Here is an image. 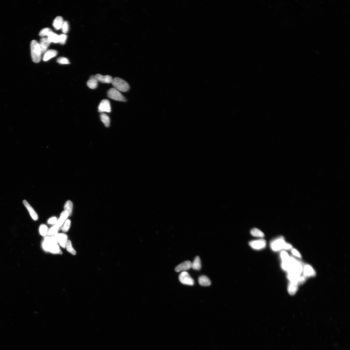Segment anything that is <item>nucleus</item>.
<instances>
[{"label": "nucleus", "mask_w": 350, "mask_h": 350, "mask_svg": "<svg viewBox=\"0 0 350 350\" xmlns=\"http://www.w3.org/2000/svg\"><path fill=\"white\" fill-rule=\"evenodd\" d=\"M73 203L71 201L68 200L66 202L64 206L65 211L68 212L69 216H71L73 209Z\"/></svg>", "instance_id": "obj_25"}, {"label": "nucleus", "mask_w": 350, "mask_h": 350, "mask_svg": "<svg viewBox=\"0 0 350 350\" xmlns=\"http://www.w3.org/2000/svg\"><path fill=\"white\" fill-rule=\"evenodd\" d=\"M199 282L201 285L203 286H210L211 284L209 278L205 275H202L199 277Z\"/></svg>", "instance_id": "obj_20"}, {"label": "nucleus", "mask_w": 350, "mask_h": 350, "mask_svg": "<svg viewBox=\"0 0 350 350\" xmlns=\"http://www.w3.org/2000/svg\"><path fill=\"white\" fill-rule=\"evenodd\" d=\"M266 241L264 239H260L251 241L249 244L253 249L257 250H260L266 247Z\"/></svg>", "instance_id": "obj_7"}, {"label": "nucleus", "mask_w": 350, "mask_h": 350, "mask_svg": "<svg viewBox=\"0 0 350 350\" xmlns=\"http://www.w3.org/2000/svg\"><path fill=\"white\" fill-rule=\"evenodd\" d=\"M281 257L282 261L288 260L290 258L288 253L284 251H282L281 252Z\"/></svg>", "instance_id": "obj_35"}, {"label": "nucleus", "mask_w": 350, "mask_h": 350, "mask_svg": "<svg viewBox=\"0 0 350 350\" xmlns=\"http://www.w3.org/2000/svg\"><path fill=\"white\" fill-rule=\"evenodd\" d=\"M98 82L95 76H92L87 81V85L91 89H95L98 86Z\"/></svg>", "instance_id": "obj_19"}, {"label": "nucleus", "mask_w": 350, "mask_h": 350, "mask_svg": "<svg viewBox=\"0 0 350 350\" xmlns=\"http://www.w3.org/2000/svg\"><path fill=\"white\" fill-rule=\"evenodd\" d=\"M23 203L25 207L27 208V210L29 212L33 220L35 221L38 220V214H37L36 212L27 201L26 200H24L23 201Z\"/></svg>", "instance_id": "obj_13"}, {"label": "nucleus", "mask_w": 350, "mask_h": 350, "mask_svg": "<svg viewBox=\"0 0 350 350\" xmlns=\"http://www.w3.org/2000/svg\"><path fill=\"white\" fill-rule=\"evenodd\" d=\"M71 225V221L69 219H67L66 220L64 224L63 225L62 228V230L63 232H66L68 231V230L70 227Z\"/></svg>", "instance_id": "obj_32"}, {"label": "nucleus", "mask_w": 350, "mask_h": 350, "mask_svg": "<svg viewBox=\"0 0 350 350\" xmlns=\"http://www.w3.org/2000/svg\"><path fill=\"white\" fill-rule=\"evenodd\" d=\"M57 219L55 217L51 218L48 220V222L50 224H53L56 223L57 221Z\"/></svg>", "instance_id": "obj_36"}, {"label": "nucleus", "mask_w": 350, "mask_h": 350, "mask_svg": "<svg viewBox=\"0 0 350 350\" xmlns=\"http://www.w3.org/2000/svg\"><path fill=\"white\" fill-rule=\"evenodd\" d=\"M57 62L61 64H69L70 62L69 59L65 57H60L57 59Z\"/></svg>", "instance_id": "obj_33"}, {"label": "nucleus", "mask_w": 350, "mask_h": 350, "mask_svg": "<svg viewBox=\"0 0 350 350\" xmlns=\"http://www.w3.org/2000/svg\"><path fill=\"white\" fill-rule=\"evenodd\" d=\"M51 43L47 38H43L41 39L39 44L42 53H44L47 50Z\"/></svg>", "instance_id": "obj_14"}, {"label": "nucleus", "mask_w": 350, "mask_h": 350, "mask_svg": "<svg viewBox=\"0 0 350 350\" xmlns=\"http://www.w3.org/2000/svg\"><path fill=\"white\" fill-rule=\"evenodd\" d=\"M108 97L113 100L118 101L126 102V99L116 89L111 88L107 92Z\"/></svg>", "instance_id": "obj_5"}, {"label": "nucleus", "mask_w": 350, "mask_h": 350, "mask_svg": "<svg viewBox=\"0 0 350 350\" xmlns=\"http://www.w3.org/2000/svg\"><path fill=\"white\" fill-rule=\"evenodd\" d=\"M47 38L51 43L53 42L55 43H59V35L53 32L50 33Z\"/></svg>", "instance_id": "obj_23"}, {"label": "nucleus", "mask_w": 350, "mask_h": 350, "mask_svg": "<svg viewBox=\"0 0 350 350\" xmlns=\"http://www.w3.org/2000/svg\"><path fill=\"white\" fill-rule=\"evenodd\" d=\"M251 235L254 237L262 238L264 236V233L258 229L254 228L251 231Z\"/></svg>", "instance_id": "obj_26"}, {"label": "nucleus", "mask_w": 350, "mask_h": 350, "mask_svg": "<svg viewBox=\"0 0 350 350\" xmlns=\"http://www.w3.org/2000/svg\"><path fill=\"white\" fill-rule=\"evenodd\" d=\"M69 216V213L68 212L66 211H64L62 212L60 216V218L59 220L56 223L55 225L58 228L60 227L61 226L63 223L65 222L67 218Z\"/></svg>", "instance_id": "obj_17"}, {"label": "nucleus", "mask_w": 350, "mask_h": 350, "mask_svg": "<svg viewBox=\"0 0 350 350\" xmlns=\"http://www.w3.org/2000/svg\"><path fill=\"white\" fill-rule=\"evenodd\" d=\"M101 120L106 127H109L110 125V119L108 115L104 113L100 115Z\"/></svg>", "instance_id": "obj_24"}, {"label": "nucleus", "mask_w": 350, "mask_h": 350, "mask_svg": "<svg viewBox=\"0 0 350 350\" xmlns=\"http://www.w3.org/2000/svg\"><path fill=\"white\" fill-rule=\"evenodd\" d=\"M270 247L273 251H278L282 249L289 250L292 248V246L291 245L286 243L282 238H279L271 242Z\"/></svg>", "instance_id": "obj_3"}, {"label": "nucleus", "mask_w": 350, "mask_h": 350, "mask_svg": "<svg viewBox=\"0 0 350 350\" xmlns=\"http://www.w3.org/2000/svg\"><path fill=\"white\" fill-rule=\"evenodd\" d=\"M53 32L49 28H44L39 33L40 36L43 37L46 36H48L50 33Z\"/></svg>", "instance_id": "obj_28"}, {"label": "nucleus", "mask_w": 350, "mask_h": 350, "mask_svg": "<svg viewBox=\"0 0 350 350\" xmlns=\"http://www.w3.org/2000/svg\"><path fill=\"white\" fill-rule=\"evenodd\" d=\"M48 228L46 225L44 224L41 225L39 227V232L41 235L45 236L47 233Z\"/></svg>", "instance_id": "obj_31"}, {"label": "nucleus", "mask_w": 350, "mask_h": 350, "mask_svg": "<svg viewBox=\"0 0 350 350\" xmlns=\"http://www.w3.org/2000/svg\"><path fill=\"white\" fill-rule=\"evenodd\" d=\"M66 248L69 253L73 255H76V253L72 247L71 241L69 240H67L66 244Z\"/></svg>", "instance_id": "obj_27"}, {"label": "nucleus", "mask_w": 350, "mask_h": 350, "mask_svg": "<svg viewBox=\"0 0 350 350\" xmlns=\"http://www.w3.org/2000/svg\"><path fill=\"white\" fill-rule=\"evenodd\" d=\"M303 268L301 263H299L296 265L292 267L288 271V274H291L299 276L302 272Z\"/></svg>", "instance_id": "obj_12"}, {"label": "nucleus", "mask_w": 350, "mask_h": 350, "mask_svg": "<svg viewBox=\"0 0 350 350\" xmlns=\"http://www.w3.org/2000/svg\"><path fill=\"white\" fill-rule=\"evenodd\" d=\"M61 29L63 34L66 35L68 32L69 31V27L67 21H63Z\"/></svg>", "instance_id": "obj_30"}, {"label": "nucleus", "mask_w": 350, "mask_h": 350, "mask_svg": "<svg viewBox=\"0 0 350 350\" xmlns=\"http://www.w3.org/2000/svg\"><path fill=\"white\" fill-rule=\"evenodd\" d=\"M54 236L61 246L63 248H65L66 244L68 240L67 236L64 233H60L57 234Z\"/></svg>", "instance_id": "obj_9"}, {"label": "nucleus", "mask_w": 350, "mask_h": 350, "mask_svg": "<svg viewBox=\"0 0 350 350\" xmlns=\"http://www.w3.org/2000/svg\"><path fill=\"white\" fill-rule=\"evenodd\" d=\"M59 228L58 227L55 225L54 226L48 231L47 235L48 236H52L57 234Z\"/></svg>", "instance_id": "obj_29"}, {"label": "nucleus", "mask_w": 350, "mask_h": 350, "mask_svg": "<svg viewBox=\"0 0 350 350\" xmlns=\"http://www.w3.org/2000/svg\"><path fill=\"white\" fill-rule=\"evenodd\" d=\"M95 77L98 81L102 83H111L113 80L112 77L109 75L103 76L100 74H97Z\"/></svg>", "instance_id": "obj_10"}, {"label": "nucleus", "mask_w": 350, "mask_h": 350, "mask_svg": "<svg viewBox=\"0 0 350 350\" xmlns=\"http://www.w3.org/2000/svg\"><path fill=\"white\" fill-rule=\"evenodd\" d=\"M191 267L193 269L196 270H200L202 265L201 260L199 256H196L193 262L192 263Z\"/></svg>", "instance_id": "obj_22"}, {"label": "nucleus", "mask_w": 350, "mask_h": 350, "mask_svg": "<svg viewBox=\"0 0 350 350\" xmlns=\"http://www.w3.org/2000/svg\"><path fill=\"white\" fill-rule=\"evenodd\" d=\"M292 254L297 257L301 258V255L298 251L295 249H293L292 250Z\"/></svg>", "instance_id": "obj_37"}, {"label": "nucleus", "mask_w": 350, "mask_h": 350, "mask_svg": "<svg viewBox=\"0 0 350 350\" xmlns=\"http://www.w3.org/2000/svg\"><path fill=\"white\" fill-rule=\"evenodd\" d=\"M179 278L182 284L188 285H193L194 281L189 274L186 271H183L179 275Z\"/></svg>", "instance_id": "obj_6"}, {"label": "nucleus", "mask_w": 350, "mask_h": 350, "mask_svg": "<svg viewBox=\"0 0 350 350\" xmlns=\"http://www.w3.org/2000/svg\"><path fill=\"white\" fill-rule=\"evenodd\" d=\"M31 55L33 61L35 63H39L41 58L42 52L39 44L35 40L32 41L31 44Z\"/></svg>", "instance_id": "obj_2"}, {"label": "nucleus", "mask_w": 350, "mask_h": 350, "mask_svg": "<svg viewBox=\"0 0 350 350\" xmlns=\"http://www.w3.org/2000/svg\"><path fill=\"white\" fill-rule=\"evenodd\" d=\"M63 21L62 17L59 16L55 18L53 21V26L56 30H58L61 29Z\"/></svg>", "instance_id": "obj_18"}, {"label": "nucleus", "mask_w": 350, "mask_h": 350, "mask_svg": "<svg viewBox=\"0 0 350 350\" xmlns=\"http://www.w3.org/2000/svg\"><path fill=\"white\" fill-rule=\"evenodd\" d=\"M58 52L56 50L51 49L47 50L44 53L43 59L44 61L46 62L52 58L56 56Z\"/></svg>", "instance_id": "obj_15"}, {"label": "nucleus", "mask_w": 350, "mask_h": 350, "mask_svg": "<svg viewBox=\"0 0 350 350\" xmlns=\"http://www.w3.org/2000/svg\"><path fill=\"white\" fill-rule=\"evenodd\" d=\"M44 250L54 254H62V253L58 245V242L53 237H47L43 243Z\"/></svg>", "instance_id": "obj_1"}, {"label": "nucleus", "mask_w": 350, "mask_h": 350, "mask_svg": "<svg viewBox=\"0 0 350 350\" xmlns=\"http://www.w3.org/2000/svg\"><path fill=\"white\" fill-rule=\"evenodd\" d=\"M192 263L189 261H187L179 264L177 266L175 270L177 272H179L181 271H185L189 270L191 267Z\"/></svg>", "instance_id": "obj_11"}, {"label": "nucleus", "mask_w": 350, "mask_h": 350, "mask_svg": "<svg viewBox=\"0 0 350 350\" xmlns=\"http://www.w3.org/2000/svg\"><path fill=\"white\" fill-rule=\"evenodd\" d=\"M304 276L310 277L314 276L315 272L313 268L309 265H305L303 269Z\"/></svg>", "instance_id": "obj_16"}, {"label": "nucleus", "mask_w": 350, "mask_h": 350, "mask_svg": "<svg viewBox=\"0 0 350 350\" xmlns=\"http://www.w3.org/2000/svg\"><path fill=\"white\" fill-rule=\"evenodd\" d=\"M67 38V36L66 35L62 34L59 35V43L61 44H65Z\"/></svg>", "instance_id": "obj_34"}, {"label": "nucleus", "mask_w": 350, "mask_h": 350, "mask_svg": "<svg viewBox=\"0 0 350 350\" xmlns=\"http://www.w3.org/2000/svg\"><path fill=\"white\" fill-rule=\"evenodd\" d=\"M98 110L100 113H110L111 111V107L109 100L107 99L103 100L100 103Z\"/></svg>", "instance_id": "obj_8"}, {"label": "nucleus", "mask_w": 350, "mask_h": 350, "mask_svg": "<svg viewBox=\"0 0 350 350\" xmlns=\"http://www.w3.org/2000/svg\"><path fill=\"white\" fill-rule=\"evenodd\" d=\"M298 285L296 283L290 282L288 286V292L290 295H295L298 289Z\"/></svg>", "instance_id": "obj_21"}, {"label": "nucleus", "mask_w": 350, "mask_h": 350, "mask_svg": "<svg viewBox=\"0 0 350 350\" xmlns=\"http://www.w3.org/2000/svg\"><path fill=\"white\" fill-rule=\"evenodd\" d=\"M111 83L114 88L120 92H127L130 88L129 84L126 81L120 78L115 77L113 78Z\"/></svg>", "instance_id": "obj_4"}]
</instances>
